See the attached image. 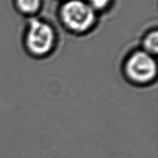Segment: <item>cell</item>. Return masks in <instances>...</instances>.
I'll list each match as a JSON object with an SVG mask.
<instances>
[{
  "label": "cell",
  "instance_id": "2",
  "mask_svg": "<svg viewBox=\"0 0 158 158\" xmlns=\"http://www.w3.org/2000/svg\"><path fill=\"white\" fill-rule=\"evenodd\" d=\"M157 70L155 60L151 54L145 51L134 52L128 59L126 64L128 77L137 83L150 82L155 77Z\"/></svg>",
  "mask_w": 158,
  "mask_h": 158
},
{
  "label": "cell",
  "instance_id": "6",
  "mask_svg": "<svg viewBox=\"0 0 158 158\" xmlns=\"http://www.w3.org/2000/svg\"><path fill=\"white\" fill-rule=\"evenodd\" d=\"M89 2L93 9H102L107 6L110 0H89Z\"/></svg>",
  "mask_w": 158,
  "mask_h": 158
},
{
  "label": "cell",
  "instance_id": "4",
  "mask_svg": "<svg viewBox=\"0 0 158 158\" xmlns=\"http://www.w3.org/2000/svg\"><path fill=\"white\" fill-rule=\"evenodd\" d=\"M158 33L157 31L148 34L143 41L145 52L149 54H156L158 50Z\"/></svg>",
  "mask_w": 158,
  "mask_h": 158
},
{
  "label": "cell",
  "instance_id": "3",
  "mask_svg": "<svg viewBox=\"0 0 158 158\" xmlns=\"http://www.w3.org/2000/svg\"><path fill=\"white\" fill-rule=\"evenodd\" d=\"M54 32L50 26L38 19H32L28 29L26 43L31 52L45 54L53 46Z\"/></svg>",
  "mask_w": 158,
  "mask_h": 158
},
{
  "label": "cell",
  "instance_id": "1",
  "mask_svg": "<svg viewBox=\"0 0 158 158\" xmlns=\"http://www.w3.org/2000/svg\"><path fill=\"white\" fill-rule=\"evenodd\" d=\"M61 13L66 26L77 32L88 29L95 20L94 9L80 0L68 2L63 6Z\"/></svg>",
  "mask_w": 158,
  "mask_h": 158
},
{
  "label": "cell",
  "instance_id": "5",
  "mask_svg": "<svg viewBox=\"0 0 158 158\" xmlns=\"http://www.w3.org/2000/svg\"><path fill=\"white\" fill-rule=\"evenodd\" d=\"M17 2L19 9L27 13L35 12L40 6V0H17Z\"/></svg>",
  "mask_w": 158,
  "mask_h": 158
}]
</instances>
